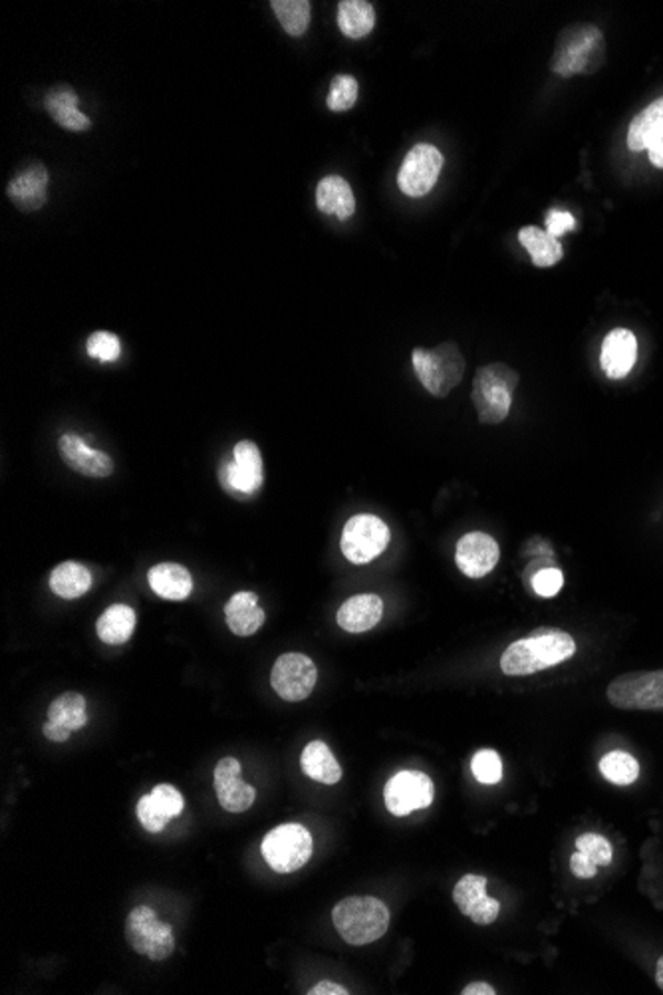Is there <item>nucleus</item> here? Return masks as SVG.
Instances as JSON below:
<instances>
[{"label":"nucleus","instance_id":"26","mask_svg":"<svg viewBox=\"0 0 663 995\" xmlns=\"http://www.w3.org/2000/svg\"><path fill=\"white\" fill-rule=\"evenodd\" d=\"M136 611L128 604H111L96 622L99 641L111 646L126 644L136 631Z\"/></svg>","mask_w":663,"mask_h":995},{"label":"nucleus","instance_id":"11","mask_svg":"<svg viewBox=\"0 0 663 995\" xmlns=\"http://www.w3.org/2000/svg\"><path fill=\"white\" fill-rule=\"evenodd\" d=\"M436 787L429 775L421 771H399L389 779L384 788V801L392 815L407 817L414 811L427 808L434 803Z\"/></svg>","mask_w":663,"mask_h":995},{"label":"nucleus","instance_id":"35","mask_svg":"<svg viewBox=\"0 0 663 995\" xmlns=\"http://www.w3.org/2000/svg\"><path fill=\"white\" fill-rule=\"evenodd\" d=\"M471 771L481 785H496L503 779V761L493 749H481L471 761Z\"/></svg>","mask_w":663,"mask_h":995},{"label":"nucleus","instance_id":"28","mask_svg":"<svg viewBox=\"0 0 663 995\" xmlns=\"http://www.w3.org/2000/svg\"><path fill=\"white\" fill-rule=\"evenodd\" d=\"M338 27L347 39H366L376 27V10L366 0H342L338 4Z\"/></svg>","mask_w":663,"mask_h":995},{"label":"nucleus","instance_id":"45","mask_svg":"<svg viewBox=\"0 0 663 995\" xmlns=\"http://www.w3.org/2000/svg\"><path fill=\"white\" fill-rule=\"evenodd\" d=\"M308 994H310V995H347V994H350V992H347L346 987L340 986V984H334V982H328V980H324V982H320V984H317V986L310 987V992H308Z\"/></svg>","mask_w":663,"mask_h":995},{"label":"nucleus","instance_id":"17","mask_svg":"<svg viewBox=\"0 0 663 995\" xmlns=\"http://www.w3.org/2000/svg\"><path fill=\"white\" fill-rule=\"evenodd\" d=\"M46 191H49V171L44 166L34 163L10 179L7 195L14 208H19L24 213H34L44 208V203L49 199Z\"/></svg>","mask_w":663,"mask_h":995},{"label":"nucleus","instance_id":"13","mask_svg":"<svg viewBox=\"0 0 663 995\" xmlns=\"http://www.w3.org/2000/svg\"><path fill=\"white\" fill-rule=\"evenodd\" d=\"M221 481L231 494H257L265 481V467L260 449L255 442H238L233 449V462L221 467Z\"/></svg>","mask_w":663,"mask_h":995},{"label":"nucleus","instance_id":"48","mask_svg":"<svg viewBox=\"0 0 663 995\" xmlns=\"http://www.w3.org/2000/svg\"><path fill=\"white\" fill-rule=\"evenodd\" d=\"M655 984L660 987V992H663V956L657 960V967H655Z\"/></svg>","mask_w":663,"mask_h":995},{"label":"nucleus","instance_id":"34","mask_svg":"<svg viewBox=\"0 0 663 995\" xmlns=\"http://www.w3.org/2000/svg\"><path fill=\"white\" fill-rule=\"evenodd\" d=\"M360 86L357 80L350 74H338L330 84L328 92L327 106L330 112H347L354 108L356 104Z\"/></svg>","mask_w":663,"mask_h":995},{"label":"nucleus","instance_id":"12","mask_svg":"<svg viewBox=\"0 0 663 995\" xmlns=\"http://www.w3.org/2000/svg\"><path fill=\"white\" fill-rule=\"evenodd\" d=\"M318 681V670L312 658L307 654H282L270 674L272 690L278 698L285 701H302L314 691Z\"/></svg>","mask_w":663,"mask_h":995},{"label":"nucleus","instance_id":"29","mask_svg":"<svg viewBox=\"0 0 663 995\" xmlns=\"http://www.w3.org/2000/svg\"><path fill=\"white\" fill-rule=\"evenodd\" d=\"M518 241L528 251L533 265L541 268L558 265L565 255L563 243L553 237L546 229L523 227L518 231Z\"/></svg>","mask_w":663,"mask_h":995},{"label":"nucleus","instance_id":"42","mask_svg":"<svg viewBox=\"0 0 663 995\" xmlns=\"http://www.w3.org/2000/svg\"><path fill=\"white\" fill-rule=\"evenodd\" d=\"M499 914H501V902L495 898L486 897L469 918L479 927H489L495 922Z\"/></svg>","mask_w":663,"mask_h":995},{"label":"nucleus","instance_id":"15","mask_svg":"<svg viewBox=\"0 0 663 995\" xmlns=\"http://www.w3.org/2000/svg\"><path fill=\"white\" fill-rule=\"evenodd\" d=\"M215 793L221 807L228 813H245L253 807L257 791L240 779V763L235 758L221 759L213 773Z\"/></svg>","mask_w":663,"mask_h":995},{"label":"nucleus","instance_id":"10","mask_svg":"<svg viewBox=\"0 0 663 995\" xmlns=\"http://www.w3.org/2000/svg\"><path fill=\"white\" fill-rule=\"evenodd\" d=\"M443 154L429 144H417L409 149L397 173V186L407 198H426L436 188L443 169Z\"/></svg>","mask_w":663,"mask_h":995},{"label":"nucleus","instance_id":"31","mask_svg":"<svg viewBox=\"0 0 663 995\" xmlns=\"http://www.w3.org/2000/svg\"><path fill=\"white\" fill-rule=\"evenodd\" d=\"M270 7H272V12L277 14L280 27L290 36L298 39L310 27L312 4L308 0H272Z\"/></svg>","mask_w":663,"mask_h":995},{"label":"nucleus","instance_id":"32","mask_svg":"<svg viewBox=\"0 0 663 995\" xmlns=\"http://www.w3.org/2000/svg\"><path fill=\"white\" fill-rule=\"evenodd\" d=\"M600 773L605 775L606 781L625 787L632 785L635 779L640 777V763L638 759L632 758L625 751H610L605 758L600 759Z\"/></svg>","mask_w":663,"mask_h":995},{"label":"nucleus","instance_id":"8","mask_svg":"<svg viewBox=\"0 0 663 995\" xmlns=\"http://www.w3.org/2000/svg\"><path fill=\"white\" fill-rule=\"evenodd\" d=\"M126 938L129 946L139 956H148L153 962L168 960L175 950V934L168 922H161L156 910L149 907L133 908L126 922Z\"/></svg>","mask_w":663,"mask_h":995},{"label":"nucleus","instance_id":"46","mask_svg":"<svg viewBox=\"0 0 663 995\" xmlns=\"http://www.w3.org/2000/svg\"><path fill=\"white\" fill-rule=\"evenodd\" d=\"M463 995H495V987L491 986V984H486V982H473V984H469V986L463 987Z\"/></svg>","mask_w":663,"mask_h":995},{"label":"nucleus","instance_id":"1","mask_svg":"<svg viewBox=\"0 0 663 995\" xmlns=\"http://www.w3.org/2000/svg\"><path fill=\"white\" fill-rule=\"evenodd\" d=\"M575 654L576 642L570 634L545 626L528 638L513 642L501 656V670L505 676H533L570 660Z\"/></svg>","mask_w":663,"mask_h":995},{"label":"nucleus","instance_id":"38","mask_svg":"<svg viewBox=\"0 0 663 995\" xmlns=\"http://www.w3.org/2000/svg\"><path fill=\"white\" fill-rule=\"evenodd\" d=\"M86 350H88L89 358H96L99 362H116L121 356V342L114 332L98 330V332L89 335Z\"/></svg>","mask_w":663,"mask_h":995},{"label":"nucleus","instance_id":"19","mask_svg":"<svg viewBox=\"0 0 663 995\" xmlns=\"http://www.w3.org/2000/svg\"><path fill=\"white\" fill-rule=\"evenodd\" d=\"M384 616V601L377 594H356L338 611V626L350 634L372 631Z\"/></svg>","mask_w":663,"mask_h":995},{"label":"nucleus","instance_id":"3","mask_svg":"<svg viewBox=\"0 0 663 995\" xmlns=\"http://www.w3.org/2000/svg\"><path fill=\"white\" fill-rule=\"evenodd\" d=\"M389 908L374 897H350L332 910V922L346 944L366 946L384 936L389 928Z\"/></svg>","mask_w":663,"mask_h":995},{"label":"nucleus","instance_id":"21","mask_svg":"<svg viewBox=\"0 0 663 995\" xmlns=\"http://www.w3.org/2000/svg\"><path fill=\"white\" fill-rule=\"evenodd\" d=\"M149 586L165 601H185L193 591L191 572L178 562H159L149 569Z\"/></svg>","mask_w":663,"mask_h":995},{"label":"nucleus","instance_id":"43","mask_svg":"<svg viewBox=\"0 0 663 995\" xmlns=\"http://www.w3.org/2000/svg\"><path fill=\"white\" fill-rule=\"evenodd\" d=\"M598 865H595L590 858L586 857L585 853H580V850H576L575 855L570 857V870H573V875L578 878H595L596 872H598Z\"/></svg>","mask_w":663,"mask_h":995},{"label":"nucleus","instance_id":"40","mask_svg":"<svg viewBox=\"0 0 663 995\" xmlns=\"http://www.w3.org/2000/svg\"><path fill=\"white\" fill-rule=\"evenodd\" d=\"M136 813H138V818L139 823H141V827L146 828L148 833H161L163 828L168 827V823H165L163 818L159 817L158 811H156V807H153V803H151V795H146V797L139 798Z\"/></svg>","mask_w":663,"mask_h":995},{"label":"nucleus","instance_id":"5","mask_svg":"<svg viewBox=\"0 0 663 995\" xmlns=\"http://www.w3.org/2000/svg\"><path fill=\"white\" fill-rule=\"evenodd\" d=\"M411 362L421 385L436 398L449 395L466 374V358L453 342H443L431 350L416 348Z\"/></svg>","mask_w":663,"mask_h":995},{"label":"nucleus","instance_id":"23","mask_svg":"<svg viewBox=\"0 0 663 995\" xmlns=\"http://www.w3.org/2000/svg\"><path fill=\"white\" fill-rule=\"evenodd\" d=\"M317 205L322 213L336 215L340 221H347L356 211V199L346 179L328 176L318 183Z\"/></svg>","mask_w":663,"mask_h":995},{"label":"nucleus","instance_id":"37","mask_svg":"<svg viewBox=\"0 0 663 995\" xmlns=\"http://www.w3.org/2000/svg\"><path fill=\"white\" fill-rule=\"evenodd\" d=\"M576 848L580 853H585L598 867H608L614 860V848L610 845L608 838L598 835V833H585L576 838Z\"/></svg>","mask_w":663,"mask_h":995},{"label":"nucleus","instance_id":"39","mask_svg":"<svg viewBox=\"0 0 663 995\" xmlns=\"http://www.w3.org/2000/svg\"><path fill=\"white\" fill-rule=\"evenodd\" d=\"M563 586H565V574L555 567L543 569L533 576V589L543 599H555L556 594L563 591Z\"/></svg>","mask_w":663,"mask_h":995},{"label":"nucleus","instance_id":"9","mask_svg":"<svg viewBox=\"0 0 663 995\" xmlns=\"http://www.w3.org/2000/svg\"><path fill=\"white\" fill-rule=\"evenodd\" d=\"M387 542H389V529H387L386 522L376 515L362 512L346 522V527L342 531V539H340V549L347 561L354 562V564H367L386 551Z\"/></svg>","mask_w":663,"mask_h":995},{"label":"nucleus","instance_id":"22","mask_svg":"<svg viewBox=\"0 0 663 995\" xmlns=\"http://www.w3.org/2000/svg\"><path fill=\"white\" fill-rule=\"evenodd\" d=\"M44 106L60 128L68 131H86L92 128V119L78 109V94L66 84L50 89Z\"/></svg>","mask_w":663,"mask_h":995},{"label":"nucleus","instance_id":"18","mask_svg":"<svg viewBox=\"0 0 663 995\" xmlns=\"http://www.w3.org/2000/svg\"><path fill=\"white\" fill-rule=\"evenodd\" d=\"M638 360V340L625 328H616L606 336L600 350V364L610 380H622L632 372Z\"/></svg>","mask_w":663,"mask_h":995},{"label":"nucleus","instance_id":"14","mask_svg":"<svg viewBox=\"0 0 663 995\" xmlns=\"http://www.w3.org/2000/svg\"><path fill=\"white\" fill-rule=\"evenodd\" d=\"M499 544L486 532H467L457 542L456 562L459 571L469 579H483L499 562Z\"/></svg>","mask_w":663,"mask_h":995},{"label":"nucleus","instance_id":"36","mask_svg":"<svg viewBox=\"0 0 663 995\" xmlns=\"http://www.w3.org/2000/svg\"><path fill=\"white\" fill-rule=\"evenodd\" d=\"M149 795H151V803L158 811L159 817L163 818L165 823L183 813L185 801H183V795L173 785H168V783L156 785Z\"/></svg>","mask_w":663,"mask_h":995},{"label":"nucleus","instance_id":"20","mask_svg":"<svg viewBox=\"0 0 663 995\" xmlns=\"http://www.w3.org/2000/svg\"><path fill=\"white\" fill-rule=\"evenodd\" d=\"M228 631L237 636H253L265 624L267 614L258 604L255 592H237L228 599L225 606Z\"/></svg>","mask_w":663,"mask_h":995},{"label":"nucleus","instance_id":"33","mask_svg":"<svg viewBox=\"0 0 663 995\" xmlns=\"http://www.w3.org/2000/svg\"><path fill=\"white\" fill-rule=\"evenodd\" d=\"M486 898V878L481 875H466L461 880H457L453 888V902L457 908L466 914L467 918L473 914L483 900Z\"/></svg>","mask_w":663,"mask_h":995},{"label":"nucleus","instance_id":"47","mask_svg":"<svg viewBox=\"0 0 663 995\" xmlns=\"http://www.w3.org/2000/svg\"><path fill=\"white\" fill-rule=\"evenodd\" d=\"M648 154H650V161L654 163L655 168L663 169V134L648 148Z\"/></svg>","mask_w":663,"mask_h":995},{"label":"nucleus","instance_id":"30","mask_svg":"<svg viewBox=\"0 0 663 995\" xmlns=\"http://www.w3.org/2000/svg\"><path fill=\"white\" fill-rule=\"evenodd\" d=\"M49 721L62 726L68 731H78L88 726L86 700L82 694L66 691L50 703Z\"/></svg>","mask_w":663,"mask_h":995},{"label":"nucleus","instance_id":"41","mask_svg":"<svg viewBox=\"0 0 663 995\" xmlns=\"http://www.w3.org/2000/svg\"><path fill=\"white\" fill-rule=\"evenodd\" d=\"M545 223L546 231L556 239L563 237L568 231H575L576 229V219L573 218V213L560 211V209L548 211Z\"/></svg>","mask_w":663,"mask_h":995},{"label":"nucleus","instance_id":"24","mask_svg":"<svg viewBox=\"0 0 663 995\" xmlns=\"http://www.w3.org/2000/svg\"><path fill=\"white\" fill-rule=\"evenodd\" d=\"M300 765L304 775L324 785H336L342 779V768L324 741H310L302 751Z\"/></svg>","mask_w":663,"mask_h":995},{"label":"nucleus","instance_id":"27","mask_svg":"<svg viewBox=\"0 0 663 995\" xmlns=\"http://www.w3.org/2000/svg\"><path fill=\"white\" fill-rule=\"evenodd\" d=\"M663 134V98L642 109L628 128V148L644 151Z\"/></svg>","mask_w":663,"mask_h":995},{"label":"nucleus","instance_id":"16","mask_svg":"<svg viewBox=\"0 0 663 995\" xmlns=\"http://www.w3.org/2000/svg\"><path fill=\"white\" fill-rule=\"evenodd\" d=\"M60 457L72 472L86 477H109L114 474V462L108 454L89 447L79 435L64 434L58 442Z\"/></svg>","mask_w":663,"mask_h":995},{"label":"nucleus","instance_id":"7","mask_svg":"<svg viewBox=\"0 0 663 995\" xmlns=\"http://www.w3.org/2000/svg\"><path fill=\"white\" fill-rule=\"evenodd\" d=\"M608 701L625 711H663V670L630 671L610 681Z\"/></svg>","mask_w":663,"mask_h":995},{"label":"nucleus","instance_id":"2","mask_svg":"<svg viewBox=\"0 0 663 995\" xmlns=\"http://www.w3.org/2000/svg\"><path fill=\"white\" fill-rule=\"evenodd\" d=\"M606 62V40L595 24H575L560 32L556 40L550 68L560 78L592 74Z\"/></svg>","mask_w":663,"mask_h":995},{"label":"nucleus","instance_id":"6","mask_svg":"<svg viewBox=\"0 0 663 995\" xmlns=\"http://www.w3.org/2000/svg\"><path fill=\"white\" fill-rule=\"evenodd\" d=\"M263 857L268 867L280 875L297 872L307 865L314 853V840L307 827L287 823L272 828L263 840Z\"/></svg>","mask_w":663,"mask_h":995},{"label":"nucleus","instance_id":"25","mask_svg":"<svg viewBox=\"0 0 663 995\" xmlns=\"http://www.w3.org/2000/svg\"><path fill=\"white\" fill-rule=\"evenodd\" d=\"M92 584H94L92 572L76 561L60 562L50 574V589L64 601H76L79 596H84L92 589Z\"/></svg>","mask_w":663,"mask_h":995},{"label":"nucleus","instance_id":"4","mask_svg":"<svg viewBox=\"0 0 663 995\" xmlns=\"http://www.w3.org/2000/svg\"><path fill=\"white\" fill-rule=\"evenodd\" d=\"M518 385V374L511 366L489 364L477 370L471 400L475 404L479 422L495 425L505 422L511 412L513 394Z\"/></svg>","mask_w":663,"mask_h":995},{"label":"nucleus","instance_id":"44","mask_svg":"<svg viewBox=\"0 0 663 995\" xmlns=\"http://www.w3.org/2000/svg\"><path fill=\"white\" fill-rule=\"evenodd\" d=\"M42 733H44L46 740L54 741V743H66V741L69 740V733H72V731L62 728V726H56V723H52V721H46L44 728H42Z\"/></svg>","mask_w":663,"mask_h":995}]
</instances>
